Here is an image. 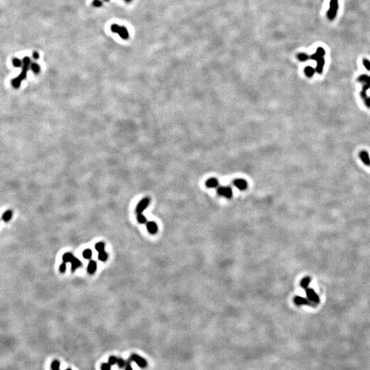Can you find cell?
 <instances>
[{"label": "cell", "mask_w": 370, "mask_h": 370, "mask_svg": "<svg viewBox=\"0 0 370 370\" xmlns=\"http://www.w3.org/2000/svg\"><path fill=\"white\" fill-rule=\"evenodd\" d=\"M74 255L72 254V253H69V252H67V253H65L63 257V262L67 263L69 262H72V261L74 259Z\"/></svg>", "instance_id": "cell-15"}, {"label": "cell", "mask_w": 370, "mask_h": 370, "mask_svg": "<svg viewBox=\"0 0 370 370\" xmlns=\"http://www.w3.org/2000/svg\"><path fill=\"white\" fill-rule=\"evenodd\" d=\"M104 248H105V244L102 242L98 243L95 245V250L98 252L104 251Z\"/></svg>", "instance_id": "cell-20"}, {"label": "cell", "mask_w": 370, "mask_h": 370, "mask_svg": "<svg viewBox=\"0 0 370 370\" xmlns=\"http://www.w3.org/2000/svg\"><path fill=\"white\" fill-rule=\"evenodd\" d=\"M111 30L113 32L117 33L123 39H128L129 37V33L128 30L123 26H119L117 24H113L111 26Z\"/></svg>", "instance_id": "cell-2"}, {"label": "cell", "mask_w": 370, "mask_h": 370, "mask_svg": "<svg viewBox=\"0 0 370 370\" xmlns=\"http://www.w3.org/2000/svg\"><path fill=\"white\" fill-rule=\"evenodd\" d=\"M59 370H60V369H59Z\"/></svg>", "instance_id": "cell-37"}, {"label": "cell", "mask_w": 370, "mask_h": 370, "mask_svg": "<svg viewBox=\"0 0 370 370\" xmlns=\"http://www.w3.org/2000/svg\"><path fill=\"white\" fill-rule=\"evenodd\" d=\"M23 65H22V72L19 75L18 77L14 78L12 80V85L15 89H18L20 87L21 82L25 80L27 76L28 71L29 69V67L30 65V58L28 57H25L23 59Z\"/></svg>", "instance_id": "cell-1"}, {"label": "cell", "mask_w": 370, "mask_h": 370, "mask_svg": "<svg viewBox=\"0 0 370 370\" xmlns=\"http://www.w3.org/2000/svg\"><path fill=\"white\" fill-rule=\"evenodd\" d=\"M32 56L35 60H37V59L39 58V54L38 52H34L33 53V54H32Z\"/></svg>", "instance_id": "cell-33"}, {"label": "cell", "mask_w": 370, "mask_h": 370, "mask_svg": "<svg viewBox=\"0 0 370 370\" xmlns=\"http://www.w3.org/2000/svg\"><path fill=\"white\" fill-rule=\"evenodd\" d=\"M66 269H67L66 263L63 262L61 265H60V267H59L60 272H61V273H64L65 272V271H66Z\"/></svg>", "instance_id": "cell-30"}, {"label": "cell", "mask_w": 370, "mask_h": 370, "mask_svg": "<svg viewBox=\"0 0 370 370\" xmlns=\"http://www.w3.org/2000/svg\"><path fill=\"white\" fill-rule=\"evenodd\" d=\"M107 259H108V254L105 251L99 252L98 259L100 260V261L104 262V261H106V260H107Z\"/></svg>", "instance_id": "cell-19"}, {"label": "cell", "mask_w": 370, "mask_h": 370, "mask_svg": "<svg viewBox=\"0 0 370 370\" xmlns=\"http://www.w3.org/2000/svg\"><path fill=\"white\" fill-rule=\"evenodd\" d=\"M93 5L95 7L99 8V7H101L102 6V2L100 1V0H93Z\"/></svg>", "instance_id": "cell-29"}, {"label": "cell", "mask_w": 370, "mask_h": 370, "mask_svg": "<svg viewBox=\"0 0 370 370\" xmlns=\"http://www.w3.org/2000/svg\"><path fill=\"white\" fill-rule=\"evenodd\" d=\"M126 370H133V369H132V367H131V365H130V362H129V361L127 362V363H126Z\"/></svg>", "instance_id": "cell-32"}, {"label": "cell", "mask_w": 370, "mask_h": 370, "mask_svg": "<svg viewBox=\"0 0 370 370\" xmlns=\"http://www.w3.org/2000/svg\"><path fill=\"white\" fill-rule=\"evenodd\" d=\"M362 63H363V65L365 68L367 69L370 71V62L367 59H364L363 61H362Z\"/></svg>", "instance_id": "cell-31"}, {"label": "cell", "mask_w": 370, "mask_h": 370, "mask_svg": "<svg viewBox=\"0 0 370 370\" xmlns=\"http://www.w3.org/2000/svg\"><path fill=\"white\" fill-rule=\"evenodd\" d=\"M126 361L123 359V358H118V361H117V365H118L119 368H123L124 367H126Z\"/></svg>", "instance_id": "cell-27"}, {"label": "cell", "mask_w": 370, "mask_h": 370, "mask_svg": "<svg viewBox=\"0 0 370 370\" xmlns=\"http://www.w3.org/2000/svg\"><path fill=\"white\" fill-rule=\"evenodd\" d=\"M71 264H72V272H75V271L77 270L78 267L81 266L82 263H81V261H80L79 259H77V258L74 257V259L72 261V262H71Z\"/></svg>", "instance_id": "cell-13"}, {"label": "cell", "mask_w": 370, "mask_h": 370, "mask_svg": "<svg viewBox=\"0 0 370 370\" xmlns=\"http://www.w3.org/2000/svg\"><path fill=\"white\" fill-rule=\"evenodd\" d=\"M304 73L308 77H311L315 73V69L311 67H306L304 69Z\"/></svg>", "instance_id": "cell-18"}, {"label": "cell", "mask_w": 370, "mask_h": 370, "mask_svg": "<svg viewBox=\"0 0 370 370\" xmlns=\"http://www.w3.org/2000/svg\"><path fill=\"white\" fill-rule=\"evenodd\" d=\"M206 185L208 188H215L218 186V180L214 177H211L206 181Z\"/></svg>", "instance_id": "cell-11"}, {"label": "cell", "mask_w": 370, "mask_h": 370, "mask_svg": "<svg viewBox=\"0 0 370 370\" xmlns=\"http://www.w3.org/2000/svg\"><path fill=\"white\" fill-rule=\"evenodd\" d=\"M137 220L140 224H145L146 222V217L142 213L137 214Z\"/></svg>", "instance_id": "cell-24"}, {"label": "cell", "mask_w": 370, "mask_h": 370, "mask_svg": "<svg viewBox=\"0 0 370 370\" xmlns=\"http://www.w3.org/2000/svg\"><path fill=\"white\" fill-rule=\"evenodd\" d=\"M97 270V263L94 261H91L87 266V272L90 274H93Z\"/></svg>", "instance_id": "cell-10"}, {"label": "cell", "mask_w": 370, "mask_h": 370, "mask_svg": "<svg viewBox=\"0 0 370 370\" xmlns=\"http://www.w3.org/2000/svg\"><path fill=\"white\" fill-rule=\"evenodd\" d=\"M30 67H31L32 71L33 73H34L35 74H39V73H40V71H41L40 66H39L37 63H32Z\"/></svg>", "instance_id": "cell-17"}, {"label": "cell", "mask_w": 370, "mask_h": 370, "mask_svg": "<svg viewBox=\"0 0 370 370\" xmlns=\"http://www.w3.org/2000/svg\"><path fill=\"white\" fill-rule=\"evenodd\" d=\"M130 360L134 361L141 368H145L147 366V361L145 360V358L141 357V356L137 354H132L131 357H130Z\"/></svg>", "instance_id": "cell-6"}, {"label": "cell", "mask_w": 370, "mask_h": 370, "mask_svg": "<svg viewBox=\"0 0 370 370\" xmlns=\"http://www.w3.org/2000/svg\"><path fill=\"white\" fill-rule=\"evenodd\" d=\"M101 369L102 370H111V365L109 363H103L101 366Z\"/></svg>", "instance_id": "cell-28"}, {"label": "cell", "mask_w": 370, "mask_h": 370, "mask_svg": "<svg viewBox=\"0 0 370 370\" xmlns=\"http://www.w3.org/2000/svg\"><path fill=\"white\" fill-rule=\"evenodd\" d=\"M12 212L11 210H7L3 214L2 216V219L3 221H10V219L12 218Z\"/></svg>", "instance_id": "cell-16"}, {"label": "cell", "mask_w": 370, "mask_h": 370, "mask_svg": "<svg viewBox=\"0 0 370 370\" xmlns=\"http://www.w3.org/2000/svg\"><path fill=\"white\" fill-rule=\"evenodd\" d=\"M298 58L300 60V61H306L309 58V56H308V55H306V54L300 53L298 55Z\"/></svg>", "instance_id": "cell-25"}, {"label": "cell", "mask_w": 370, "mask_h": 370, "mask_svg": "<svg viewBox=\"0 0 370 370\" xmlns=\"http://www.w3.org/2000/svg\"><path fill=\"white\" fill-rule=\"evenodd\" d=\"M325 53H326V52H325V50L323 49L322 47H318L317 49L316 52L311 56V58L317 61V59L319 58L324 57L325 55Z\"/></svg>", "instance_id": "cell-9"}, {"label": "cell", "mask_w": 370, "mask_h": 370, "mask_svg": "<svg viewBox=\"0 0 370 370\" xmlns=\"http://www.w3.org/2000/svg\"><path fill=\"white\" fill-rule=\"evenodd\" d=\"M117 361H118V358H116L115 356H111V357H109V358H108V363H109L110 365H115V364L117 363Z\"/></svg>", "instance_id": "cell-26"}, {"label": "cell", "mask_w": 370, "mask_h": 370, "mask_svg": "<svg viewBox=\"0 0 370 370\" xmlns=\"http://www.w3.org/2000/svg\"><path fill=\"white\" fill-rule=\"evenodd\" d=\"M104 1H109V0H104Z\"/></svg>", "instance_id": "cell-35"}, {"label": "cell", "mask_w": 370, "mask_h": 370, "mask_svg": "<svg viewBox=\"0 0 370 370\" xmlns=\"http://www.w3.org/2000/svg\"><path fill=\"white\" fill-rule=\"evenodd\" d=\"M82 255H83V257L85 259H90L91 257H92V251L89 249L85 250L83 252V253H82Z\"/></svg>", "instance_id": "cell-21"}, {"label": "cell", "mask_w": 370, "mask_h": 370, "mask_svg": "<svg viewBox=\"0 0 370 370\" xmlns=\"http://www.w3.org/2000/svg\"><path fill=\"white\" fill-rule=\"evenodd\" d=\"M217 193L218 195L230 199L232 196V190L229 186H221L218 188Z\"/></svg>", "instance_id": "cell-5"}, {"label": "cell", "mask_w": 370, "mask_h": 370, "mask_svg": "<svg viewBox=\"0 0 370 370\" xmlns=\"http://www.w3.org/2000/svg\"><path fill=\"white\" fill-rule=\"evenodd\" d=\"M66 370H72V369H66Z\"/></svg>", "instance_id": "cell-36"}, {"label": "cell", "mask_w": 370, "mask_h": 370, "mask_svg": "<svg viewBox=\"0 0 370 370\" xmlns=\"http://www.w3.org/2000/svg\"><path fill=\"white\" fill-rule=\"evenodd\" d=\"M360 157L361 158V160H362V162H364L365 164H370V159H369V154L367 152L365 151H362V152H360Z\"/></svg>", "instance_id": "cell-14"}, {"label": "cell", "mask_w": 370, "mask_h": 370, "mask_svg": "<svg viewBox=\"0 0 370 370\" xmlns=\"http://www.w3.org/2000/svg\"><path fill=\"white\" fill-rule=\"evenodd\" d=\"M132 1V0H126V1H127V2H130V1Z\"/></svg>", "instance_id": "cell-34"}, {"label": "cell", "mask_w": 370, "mask_h": 370, "mask_svg": "<svg viewBox=\"0 0 370 370\" xmlns=\"http://www.w3.org/2000/svg\"><path fill=\"white\" fill-rule=\"evenodd\" d=\"M233 184L239 190H246L248 187V182L244 179H236L233 181Z\"/></svg>", "instance_id": "cell-7"}, {"label": "cell", "mask_w": 370, "mask_h": 370, "mask_svg": "<svg viewBox=\"0 0 370 370\" xmlns=\"http://www.w3.org/2000/svg\"><path fill=\"white\" fill-rule=\"evenodd\" d=\"M338 10V0H330V9L328 11L327 15L330 20H333L336 17Z\"/></svg>", "instance_id": "cell-3"}, {"label": "cell", "mask_w": 370, "mask_h": 370, "mask_svg": "<svg viewBox=\"0 0 370 370\" xmlns=\"http://www.w3.org/2000/svg\"><path fill=\"white\" fill-rule=\"evenodd\" d=\"M149 202H150V199H149V197H145L143 198L142 200L140 201L139 203L138 204V205L136 206V213L137 214L142 213L143 212V210L147 208V206H149Z\"/></svg>", "instance_id": "cell-4"}, {"label": "cell", "mask_w": 370, "mask_h": 370, "mask_svg": "<svg viewBox=\"0 0 370 370\" xmlns=\"http://www.w3.org/2000/svg\"><path fill=\"white\" fill-rule=\"evenodd\" d=\"M317 65L316 71L317 73H319V74H321V72H322V70H323V67H324V65L325 63L324 57L319 58V59L317 60Z\"/></svg>", "instance_id": "cell-12"}, {"label": "cell", "mask_w": 370, "mask_h": 370, "mask_svg": "<svg viewBox=\"0 0 370 370\" xmlns=\"http://www.w3.org/2000/svg\"><path fill=\"white\" fill-rule=\"evenodd\" d=\"M12 63L15 67H20L23 65V61H21L20 59L17 58L12 60Z\"/></svg>", "instance_id": "cell-22"}, {"label": "cell", "mask_w": 370, "mask_h": 370, "mask_svg": "<svg viewBox=\"0 0 370 370\" xmlns=\"http://www.w3.org/2000/svg\"><path fill=\"white\" fill-rule=\"evenodd\" d=\"M147 230L150 234L154 235L158 232V226L154 221H149L147 223L146 225Z\"/></svg>", "instance_id": "cell-8"}, {"label": "cell", "mask_w": 370, "mask_h": 370, "mask_svg": "<svg viewBox=\"0 0 370 370\" xmlns=\"http://www.w3.org/2000/svg\"><path fill=\"white\" fill-rule=\"evenodd\" d=\"M60 362L58 360H55L52 362L51 365L52 370H59Z\"/></svg>", "instance_id": "cell-23"}]
</instances>
